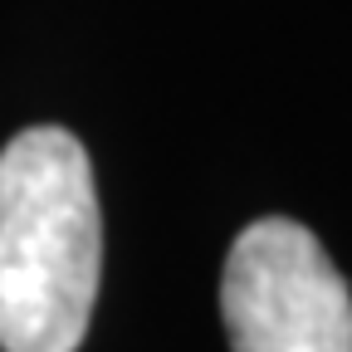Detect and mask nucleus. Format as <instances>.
<instances>
[{"instance_id": "obj_1", "label": "nucleus", "mask_w": 352, "mask_h": 352, "mask_svg": "<svg viewBox=\"0 0 352 352\" xmlns=\"http://www.w3.org/2000/svg\"><path fill=\"white\" fill-rule=\"evenodd\" d=\"M103 274L94 162L69 127L0 152V352H78Z\"/></svg>"}, {"instance_id": "obj_2", "label": "nucleus", "mask_w": 352, "mask_h": 352, "mask_svg": "<svg viewBox=\"0 0 352 352\" xmlns=\"http://www.w3.org/2000/svg\"><path fill=\"white\" fill-rule=\"evenodd\" d=\"M230 352H352V294L318 235L289 215L245 226L220 274Z\"/></svg>"}]
</instances>
